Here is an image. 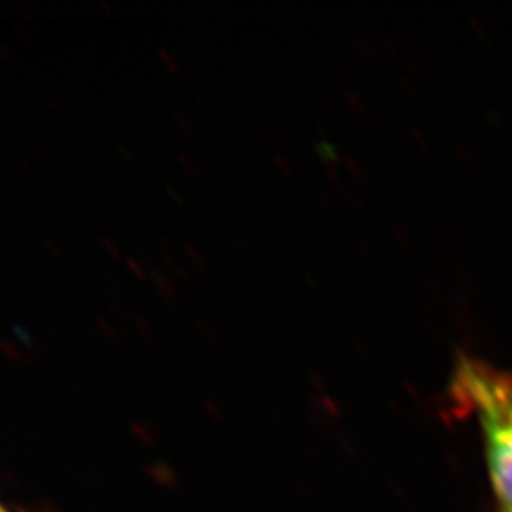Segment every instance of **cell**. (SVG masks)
<instances>
[{
  "instance_id": "obj_11",
  "label": "cell",
  "mask_w": 512,
  "mask_h": 512,
  "mask_svg": "<svg viewBox=\"0 0 512 512\" xmlns=\"http://www.w3.org/2000/svg\"><path fill=\"white\" fill-rule=\"evenodd\" d=\"M99 243H101V247H103L112 258H122V251H120V247L116 245L114 239L105 238V236H103V238L99 239Z\"/></svg>"
},
{
  "instance_id": "obj_13",
  "label": "cell",
  "mask_w": 512,
  "mask_h": 512,
  "mask_svg": "<svg viewBox=\"0 0 512 512\" xmlns=\"http://www.w3.org/2000/svg\"><path fill=\"white\" fill-rule=\"evenodd\" d=\"M42 243H44V247H46V249H48V251H50V253H52L55 258H61L63 251H61V249L55 245L54 239L44 238L42 239Z\"/></svg>"
},
{
  "instance_id": "obj_7",
  "label": "cell",
  "mask_w": 512,
  "mask_h": 512,
  "mask_svg": "<svg viewBox=\"0 0 512 512\" xmlns=\"http://www.w3.org/2000/svg\"><path fill=\"white\" fill-rule=\"evenodd\" d=\"M133 325H135V329L139 330V334H141L145 340L152 342V344L156 342V330L148 323L145 317H135V319H133Z\"/></svg>"
},
{
  "instance_id": "obj_14",
  "label": "cell",
  "mask_w": 512,
  "mask_h": 512,
  "mask_svg": "<svg viewBox=\"0 0 512 512\" xmlns=\"http://www.w3.org/2000/svg\"><path fill=\"white\" fill-rule=\"evenodd\" d=\"M46 103H48V105H50V107H52V109H54L57 114H61V116H65V114H67L65 109H63V107H61V105L55 101L52 95H50V97H46Z\"/></svg>"
},
{
  "instance_id": "obj_8",
  "label": "cell",
  "mask_w": 512,
  "mask_h": 512,
  "mask_svg": "<svg viewBox=\"0 0 512 512\" xmlns=\"http://www.w3.org/2000/svg\"><path fill=\"white\" fill-rule=\"evenodd\" d=\"M165 266H167V270H169L171 274L175 275V277H179V279H183V281H190V274H188V270L184 268V264H181L177 258H173V256H165Z\"/></svg>"
},
{
  "instance_id": "obj_6",
  "label": "cell",
  "mask_w": 512,
  "mask_h": 512,
  "mask_svg": "<svg viewBox=\"0 0 512 512\" xmlns=\"http://www.w3.org/2000/svg\"><path fill=\"white\" fill-rule=\"evenodd\" d=\"M156 55H158V59L162 61V65H164L165 69H167L169 73H181V65H179L177 55L171 54V52H169V50H165V48H158V50H156Z\"/></svg>"
},
{
  "instance_id": "obj_15",
  "label": "cell",
  "mask_w": 512,
  "mask_h": 512,
  "mask_svg": "<svg viewBox=\"0 0 512 512\" xmlns=\"http://www.w3.org/2000/svg\"><path fill=\"white\" fill-rule=\"evenodd\" d=\"M503 512H512V511H503Z\"/></svg>"
},
{
  "instance_id": "obj_9",
  "label": "cell",
  "mask_w": 512,
  "mask_h": 512,
  "mask_svg": "<svg viewBox=\"0 0 512 512\" xmlns=\"http://www.w3.org/2000/svg\"><path fill=\"white\" fill-rule=\"evenodd\" d=\"M179 164L183 165L184 171L192 177V179H196V181H200L202 179V173H200V167L196 165V162L190 158V156H186V154H179Z\"/></svg>"
},
{
  "instance_id": "obj_12",
  "label": "cell",
  "mask_w": 512,
  "mask_h": 512,
  "mask_svg": "<svg viewBox=\"0 0 512 512\" xmlns=\"http://www.w3.org/2000/svg\"><path fill=\"white\" fill-rule=\"evenodd\" d=\"M173 118L177 120V124H179V128L186 131V133H192V124H190V118L188 116H184L183 112H173Z\"/></svg>"
},
{
  "instance_id": "obj_10",
  "label": "cell",
  "mask_w": 512,
  "mask_h": 512,
  "mask_svg": "<svg viewBox=\"0 0 512 512\" xmlns=\"http://www.w3.org/2000/svg\"><path fill=\"white\" fill-rule=\"evenodd\" d=\"M184 255H186V258H188V260H190L198 270H202L203 266H205L202 251H200L196 245L186 243V245H184Z\"/></svg>"
},
{
  "instance_id": "obj_3",
  "label": "cell",
  "mask_w": 512,
  "mask_h": 512,
  "mask_svg": "<svg viewBox=\"0 0 512 512\" xmlns=\"http://www.w3.org/2000/svg\"><path fill=\"white\" fill-rule=\"evenodd\" d=\"M124 264H126V268H128L129 272L135 275L137 279H141V281L150 279L152 272L148 270L147 264H145L143 258H139V256H126V258H124Z\"/></svg>"
},
{
  "instance_id": "obj_1",
  "label": "cell",
  "mask_w": 512,
  "mask_h": 512,
  "mask_svg": "<svg viewBox=\"0 0 512 512\" xmlns=\"http://www.w3.org/2000/svg\"><path fill=\"white\" fill-rule=\"evenodd\" d=\"M454 397L480 423L488 475L503 511H512V378L478 361H461Z\"/></svg>"
},
{
  "instance_id": "obj_4",
  "label": "cell",
  "mask_w": 512,
  "mask_h": 512,
  "mask_svg": "<svg viewBox=\"0 0 512 512\" xmlns=\"http://www.w3.org/2000/svg\"><path fill=\"white\" fill-rule=\"evenodd\" d=\"M95 325H97V329L99 332L112 342V344H118V340H120V336H118V329L114 327V323L107 319V317H103V315H97L95 317Z\"/></svg>"
},
{
  "instance_id": "obj_5",
  "label": "cell",
  "mask_w": 512,
  "mask_h": 512,
  "mask_svg": "<svg viewBox=\"0 0 512 512\" xmlns=\"http://www.w3.org/2000/svg\"><path fill=\"white\" fill-rule=\"evenodd\" d=\"M0 351L12 361H23L25 359V348H21L19 344L12 342V340H6V338H0Z\"/></svg>"
},
{
  "instance_id": "obj_2",
  "label": "cell",
  "mask_w": 512,
  "mask_h": 512,
  "mask_svg": "<svg viewBox=\"0 0 512 512\" xmlns=\"http://www.w3.org/2000/svg\"><path fill=\"white\" fill-rule=\"evenodd\" d=\"M150 279L156 287V293L160 294V298L164 300L165 304L175 306L177 304V289H175L171 275L164 274V272H152Z\"/></svg>"
}]
</instances>
